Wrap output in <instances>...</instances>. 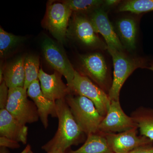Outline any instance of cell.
Wrapping results in <instances>:
<instances>
[{"instance_id":"cell-1","label":"cell","mask_w":153,"mask_h":153,"mask_svg":"<svg viewBox=\"0 0 153 153\" xmlns=\"http://www.w3.org/2000/svg\"><path fill=\"white\" fill-rule=\"evenodd\" d=\"M55 103L58 129L55 136L42 149L47 153L60 151L65 153L68 148L81 142L84 133L75 120L65 99L57 100Z\"/></svg>"},{"instance_id":"cell-2","label":"cell","mask_w":153,"mask_h":153,"mask_svg":"<svg viewBox=\"0 0 153 153\" xmlns=\"http://www.w3.org/2000/svg\"><path fill=\"white\" fill-rule=\"evenodd\" d=\"M113 63V79L108 95L110 100L120 101L121 89L126 80L138 68H147V61L142 57L130 56L123 51L108 48Z\"/></svg>"},{"instance_id":"cell-3","label":"cell","mask_w":153,"mask_h":153,"mask_svg":"<svg viewBox=\"0 0 153 153\" xmlns=\"http://www.w3.org/2000/svg\"><path fill=\"white\" fill-rule=\"evenodd\" d=\"M65 100L84 134L88 136L99 132V127L104 117L99 112L90 100L78 95L67 96Z\"/></svg>"},{"instance_id":"cell-4","label":"cell","mask_w":153,"mask_h":153,"mask_svg":"<svg viewBox=\"0 0 153 153\" xmlns=\"http://www.w3.org/2000/svg\"><path fill=\"white\" fill-rule=\"evenodd\" d=\"M68 87L69 91L89 99L100 114L106 116L111 105L108 94L89 78L75 71L74 78Z\"/></svg>"},{"instance_id":"cell-5","label":"cell","mask_w":153,"mask_h":153,"mask_svg":"<svg viewBox=\"0 0 153 153\" xmlns=\"http://www.w3.org/2000/svg\"><path fill=\"white\" fill-rule=\"evenodd\" d=\"M67 37L88 48L107 49L106 43L100 38L90 19L82 14L74 13L69 22Z\"/></svg>"},{"instance_id":"cell-6","label":"cell","mask_w":153,"mask_h":153,"mask_svg":"<svg viewBox=\"0 0 153 153\" xmlns=\"http://www.w3.org/2000/svg\"><path fill=\"white\" fill-rule=\"evenodd\" d=\"M27 90L24 88H9L5 108L16 119L26 125L38 120V109L34 102L27 98Z\"/></svg>"},{"instance_id":"cell-7","label":"cell","mask_w":153,"mask_h":153,"mask_svg":"<svg viewBox=\"0 0 153 153\" xmlns=\"http://www.w3.org/2000/svg\"><path fill=\"white\" fill-rule=\"evenodd\" d=\"M79 65L80 73L89 78L108 94L112 83L103 55L98 52L81 55Z\"/></svg>"},{"instance_id":"cell-8","label":"cell","mask_w":153,"mask_h":153,"mask_svg":"<svg viewBox=\"0 0 153 153\" xmlns=\"http://www.w3.org/2000/svg\"><path fill=\"white\" fill-rule=\"evenodd\" d=\"M72 10L63 3H53L47 6L45 24L47 30L60 43L66 40Z\"/></svg>"},{"instance_id":"cell-9","label":"cell","mask_w":153,"mask_h":153,"mask_svg":"<svg viewBox=\"0 0 153 153\" xmlns=\"http://www.w3.org/2000/svg\"><path fill=\"white\" fill-rule=\"evenodd\" d=\"M42 51L45 60L52 68L65 77L67 85L73 80L76 70L58 44L50 38H46L42 43Z\"/></svg>"},{"instance_id":"cell-10","label":"cell","mask_w":153,"mask_h":153,"mask_svg":"<svg viewBox=\"0 0 153 153\" xmlns=\"http://www.w3.org/2000/svg\"><path fill=\"white\" fill-rule=\"evenodd\" d=\"M138 128L118 134H103L113 153H128L137 148L153 145V141L137 135Z\"/></svg>"},{"instance_id":"cell-11","label":"cell","mask_w":153,"mask_h":153,"mask_svg":"<svg viewBox=\"0 0 153 153\" xmlns=\"http://www.w3.org/2000/svg\"><path fill=\"white\" fill-rule=\"evenodd\" d=\"M137 127L132 118L123 111L120 101H112L106 116L100 125L99 131L103 134L119 133Z\"/></svg>"},{"instance_id":"cell-12","label":"cell","mask_w":153,"mask_h":153,"mask_svg":"<svg viewBox=\"0 0 153 153\" xmlns=\"http://www.w3.org/2000/svg\"><path fill=\"white\" fill-rule=\"evenodd\" d=\"M89 19L97 32L101 34L104 38L108 48L124 51L123 45L106 12L100 8L91 13Z\"/></svg>"},{"instance_id":"cell-13","label":"cell","mask_w":153,"mask_h":153,"mask_svg":"<svg viewBox=\"0 0 153 153\" xmlns=\"http://www.w3.org/2000/svg\"><path fill=\"white\" fill-rule=\"evenodd\" d=\"M61 75L57 72L48 74L42 68L39 71L38 79L41 90L47 98L54 102L65 99L70 92L68 86L62 81Z\"/></svg>"},{"instance_id":"cell-14","label":"cell","mask_w":153,"mask_h":153,"mask_svg":"<svg viewBox=\"0 0 153 153\" xmlns=\"http://www.w3.org/2000/svg\"><path fill=\"white\" fill-rule=\"evenodd\" d=\"M0 134L16 141L26 144L28 128L16 119L6 108L0 110Z\"/></svg>"},{"instance_id":"cell-15","label":"cell","mask_w":153,"mask_h":153,"mask_svg":"<svg viewBox=\"0 0 153 153\" xmlns=\"http://www.w3.org/2000/svg\"><path fill=\"white\" fill-rule=\"evenodd\" d=\"M27 93L37 107L39 117L44 127L47 128L49 115L57 117L55 102L51 101L44 95L41 90L39 79L30 84L27 89Z\"/></svg>"},{"instance_id":"cell-16","label":"cell","mask_w":153,"mask_h":153,"mask_svg":"<svg viewBox=\"0 0 153 153\" xmlns=\"http://www.w3.org/2000/svg\"><path fill=\"white\" fill-rule=\"evenodd\" d=\"M116 32L124 49L129 52L136 47L137 34V22L131 18H124L116 23Z\"/></svg>"},{"instance_id":"cell-17","label":"cell","mask_w":153,"mask_h":153,"mask_svg":"<svg viewBox=\"0 0 153 153\" xmlns=\"http://www.w3.org/2000/svg\"><path fill=\"white\" fill-rule=\"evenodd\" d=\"M25 58L19 57L5 69L4 81L9 88L24 87L25 80Z\"/></svg>"},{"instance_id":"cell-18","label":"cell","mask_w":153,"mask_h":153,"mask_svg":"<svg viewBox=\"0 0 153 153\" xmlns=\"http://www.w3.org/2000/svg\"><path fill=\"white\" fill-rule=\"evenodd\" d=\"M130 117L139 128L141 135L153 141V108L139 107L131 113Z\"/></svg>"},{"instance_id":"cell-19","label":"cell","mask_w":153,"mask_h":153,"mask_svg":"<svg viewBox=\"0 0 153 153\" xmlns=\"http://www.w3.org/2000/svg\"><path fill=\"white\" fill-rule=\"evenodd\" d=\"M68 153H113L104 135L100 132L88 136L84 144L75 151Z\"/></svg>"},{"instance_id":"cell-20","label":"cell","mask_w":153,"mask_h":153,"mask_svg":"<svg viewBox=\"0 0 153 153\" xmlns=\"http://www.w3.org/2000/svg\"><path fill=\"white\" fill-rule=\"evenodd\" d=\"M72 12L83 14L92 13L100 7L104 1L100 0H67L62 2Z\"/></svg>"},{"instance_id":"cell-21","label":"cell","mask_w":153,"mask_h":153,"mask_svg":"<svg viewBox=\"0 0 153 153\" xmlns=\"http://www.w3.org/2000/svg\"><path fill=\"white\" fill-rule=\"evenodd\" d=\"M39 58L34 55H29L25 58L24 68H25V80L24 88L27 90L31 83L38 80L39 77Z\"/></svg>"},{"instance_id":"cell-22","label":"cell","mask_w":153,"mask_h":153,"mask_svg":"<svg viewBox=\"0 0 153 153\" xmlns=\"http://www.w3.org/2000/svg\"><path fill=\"white\" fill-rule=\"evenodd\" d=\"M23 37L16 36L8 33L0 28V55L5 57L8 55L12 49L16 48L24 41Z\"/></svg>"},{"instance_id":"cell-23","label":"cell","mask_w":153,"mask_h":153,"mask_svg":"<svg viewBox=\"0 0 153 153\" xmlns=\"http://www.w3.org/2000/svg\"><path fill=\"white\" fill-rule=\"evenodd\" d=\"M153 11V0H128L119 7L120 12H130L139 14Z\"/></svg>"},{"instance_id":"cell-24","label":"cell","mask_w":153,"mask_h":153,"mask_svg":"<svg viewBox=\"0 0 153 153\" xmlns=\"http://www.w3.org/2000/svg\"><path fill=\"white\" fill-rule=\"evenodd\" d=\"M8 87L6 85L5 82L3 81L0 86V107L1 109L5 108L8 96Z\"/></svg>"},{"instance_id":"cell-25","label":"cell","mask_w":153,"mask_h":153,"mask_svg":"<svg viewBox=\"0 0 153 153\" xmlns=\"http://www.w3.org/2000/svg\"><path fill=\"white\" fill-rule=\"evenodd\" d=\"M0 145L1 147L12 149H16L19 147V142L3 137H1L0 138Z\"/></svg>"},{"instance_id":"cell-26","label":"cell","mask_w":153,"mask_h":153,"mask_svg":"<svg viewBox=\"0 0 153 153\" xmlns=\"http://www.w3.org/2000/svg\"><path fill=\"white\" fill-rule=\"evenodd\" d=\"M128 153H153V145L140 147Z\"/></svg>"},{"instance_id":"cell-27","label":"cell","mask_w":153,"mask_h":153,"mask_svg":"<svg viewBox=\"0 0 153 153\" xmlns=\"http://www.w3.org/2000/svg\"><path fill=\"white\" fill-rule=\"evenodd\" d=\"M120 2V1H117V0H107L104 1L105 5L108 7L115 5Z\"/></svg>"},{"instance_id":"cell-28","label":"cell","mask_w":153,"mask_h":153,"mask_svg":"<svg viewBox=\"0 0 153 153\" xmlns=\"http://www.w3.org/2000/svg\"><path fill=\"white\" fill-rule=\"evenodd\" d=\"M31 149V147H30V145H28L26 146V147L25 148V149L22 151L21 153H29V152H30Z\"/></svg>"},{"instance_id":"cell-29","label":"cell","mask_w":153,"mask_h":153,"mask_svg":"<svg viewBox=\"0 0 153 153\" xmlns=\"http://www.w3.org/2000/svg\"><path fill=\"white\" fill-rule=\"evenodd\" d=\"M1 153H8L7 151L6 150L5 147H2L1 149Z\"/></svg>"},{"instance_id":"cell-30","label":"cell","mask_w":153,"mask_h":153,"mask_svg":"<svg viewBox=\"0 0 153 153\" xmlns=\"http://www.w3.org/2000/svg\"><path fill=\"white\" fill-rule=\"evenodd\" d=\"M147 68L153 71V60L150 63L149 66Z\"/></svg>"},{"instance_id":"cell-31","label":"cell","mask_w":153,"mask_h":153,"mask_svg":"<svg viewBox=\"0 0 153 153\" xmlns=\"http://www.w3.org/2000/svg\"><path fill=\"white\" fill-rule=\"evenodd\" d=\"M29 153H34L32 152L31 149L30 150V152H29ZM47 153H65L62 152H60V151H53V152H48Z\"/></svg>"}]
</instances>
